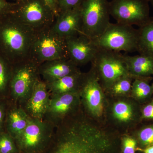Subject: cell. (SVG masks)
<instances>
[{"instance_id":"obj_1","label":"cell","mask_w":153,"mask_h":153,"mask_svg":"<svg viewBox=\"0 0 153 153\" xmlns=\"http://www.w3.org/2000/svg\"><path fill=\"white\" fill-rule=\"evenodd\" d=\"M121 136L106 124L89 117L81 108L55 127L43 153H120Z\"/></svg>"},{"instance_id":"obj_2","label":"cell","mask_w":153,"mask_h":153,"mask_svg":"<svg viewBox=\"0 0 153 153\" xmlns=\"http://www.w3.org/2000/svg\"><path fill=\"white\" fill-rule=\"evenodd\" d=\"M36 33L11 13L0 18V55L11 64L30 59Z\"/></svg>"},{"instance_id":"obj_3","label":"cell","mask_w":153,"mask_h":153,"mask_svg":"<svg viewBox=\"0 0 153 153\" xmlns=\"http://www.w3.org/2000/svg\"><path fill=\"white\" fill-rule=\"evenodd\" d=\"M105 123L121 135L130 133L142 121L141 105L131 97H107Z\"/></svg>"},{"instance_id":"obj_4","label":"cell","mask_w":153,"mask_h":153,"mask_svg":"<svg viewBox=\"0 0 153 153\" xmlns=\"http://www.w3.org/2000/svg\"><path fill=\"white\" fill-rule=\"evenodd\" d=\"M78 93L86 114L96 121L105 123L107 98L91 66L88 72L84 73Z\"/></svg>"},{"instance_id":"obj_5","label":"cell","mask_w":153,"mask_h":153,"mask_svg":"<svg viewBox=\"0 0 153 153\" xmlns=\"http://www.w3.org/2000/svg\"><path fill=\"white\" fill-rule=\"evenodd\" d=\"M11 13L36 33L52 27L56 17L45 0H17Z\"/></svg>"},{"instance_id":"obj_6","label":"cell","mask_w":153,"mask_h":153,"mask_svg":"<svg viewBox=\"0 0 153 153\" xmlns=\"http://www.w3.org/2000/svg\"><path fill=\"white\" fill-rule=\"evenodd\" d=\"M41 78L39 66L30 59L12 64L8 100L22 106Z\"/></svg>"},{"instance_id":"obj_7","label":"cell","mask_w":153,"mask_h":153,"mask_svg":"<svg viewBox=\"0 0 153 153\" xmlns=\"http://www.w3.org/2000/svg\"><path fill=\"white\" fill-rule=\"evenodd\" d=\"M55 129L45 120L30 117L26 128L15 139L19 153H44L52 140Z\"/></svg>"},{"instance_id":"obj_8","label":"cell","mask_w":153,"mask_h":153,"mask_svg":"<svg viewBox=\"0 0 153 153\" xmlns=\"http://www.w3.org/2000/svg\"><path fill=\"white\" fill-rule=\"evenodd\" d=\"M68 57L66 40L52 27L36 32L30 50V60L39 66L46 61Z\"/></svg>"},{"instance_id":"obj_9","label":"cell","mask_w":153,"mask_h":153,"mask_svg":"<svg viewBox=\"0 0 153 153\" xmlns=\"http://www.w3.org/2000/svg\"><path fill=\"white\" fill-rule=\"evenodd\" d=\"M91 63L104 91L120 78L130 76L124 55L120 52L99 49Z\"/></svg>"},{"instance_id":"obj_10","label":"cell","mask_w":153,"mask_h":153,"mask_svg":"<svg viewBox=\"0 0 153 153\" xmlns=\"http://www.w3.org/2000/svg\"><path fill=\"white\" fill-rule=\"evenodd\" d=\"M138 30L133 26L111 23L98 38L92 40L99 49L120 52L137 51Z\"/></svg>"},{"instance_id":"obj_11","label":"cell","mask_w":153,"mask_h":153,"mask_svg":"<svg viewBox=\"0 0 153 153\" xmlns=\"http://www.w3.org/2000/svg\"><path fill=\"white\" fill-rule=\"evenodd\" d=\"M80 11L82 34L91 40L100 36L110 24L107 0H84Z\"/></svg>"},{"instance_id":"obj_12","label":"cell","mask_w":153,"mask_h":153,"mask_svg":"<svg viewBox=\"0 0 153 153\" xmlns=\"http://www.w3.org/2000/svg\"><path fill=\"white\" fill-rule=\"evenodd\" d=\"M149 0H111L110 16L121 25L141 27L150 18Z\"/></svg>"},{"instance_id":"obj_13","label":"cell","mask_w":153,"mask_h":153,"mask_svg":"<svg viewBox=\"0 0 153 153\" xmlns=\"http://www.w3.org/2000/svg\"><path fill=\"white\" fill-rule=\"evenodd\" d=\"M81 107L78 92L50 94L49 108L44 119L56 127L65 118L77 112Z\"/></svg>"},{"instance_id":"obj_14","label":"cell","mask_w":153,"mask_h":153,"mask_svg":"<svg viewBox=\"0 0 153 153\" xmlns=\"http://www.w3.org/2000/svg\"><path fill=\"white\" fill-rule=\"evenodd\" d=\"M68 57L77 66L91 63L98 50L92 40L79 34L66 39Z\"/></svg>"},{"instance_id":"obj_15","label":"cell","mask_w":153,"mask_h":153,"mask_svg":"<svg viewBox=\"0 0 153 153\" xmlns=\"http://www.w3.org/2000/svg\"><path fill=\"white\" fill-rule=\"evenodd\" d=\"M50 100V94L47 84L41 78L22 107L30 117L43 120L48 110Z\"/></svg>"},{"instance_id":"obj_16","label":"cell","mask_w":153,"mask_h":153,"mask_svg":"<svg viewBox=\"0 0 153 153\" xmlns=\"http://www.w3.org/2000/svg\"><path fill=\"white\" fill-rule=\"evenodd\" d=\"M52 28L58 36L65 40L82 34L80 6L59 13Z\"/></svg>"},{"instance_id":"obj_17","label":"cell","mask_w":153,"mask_h":153,"mask_svg":"<svg viewBox=\"0 0 153 153\" xmlns=\"http://www.w3.org/2000/svg\"><path fill=\"white\" fill-rule=\"evenodd\" d=\"M41 79L46 83L80 71L68 57L46 61L39 66Z\"/></svg>"},{"instance_id":"obj_18","label":"cell","mask_w":153,"mask_h":153,"mask_svg":"<svg viewBox=\"0 0 153 153\" xmlns=\"http://www.w3.org/2000/svg\"><path fill=\"white\" fill-rule=\"evenodd\" d=\"M30 118L21 105L8 100L5 131L16 139L26 128Z\"/></svg>"},{"instance_id":"obj_19","label":"cell","mask_w":153,"mask_h":153,"mask_svg":"<svg viewBox=\"0 0 153 153\" xmlns=\"http://www.w3.org/2000/svg\"><path fill=\"white\" fill-rule=\"evenodd\" d=\"M130 76L133 78H146L153 75V59L143 55H124Z\"/></svg>"},{"instance_id":"obj_20","label":"cell","mask_w":153,"mask_h":153,"mask_svg":"<svg viewBox=\"0 0 153 153\" xmlns=\"http://www.w3.org/2000/svg\"><path fill=\"white\" fill-rule=\"evenodd\" d=\"M84 73L81 71L46 83L51 95L75 93L79 91Z\"/></svg>"},{"instance_id":"obj_21","label":"cell","mask_w":153,"mask_h":153,"mask_svg":"<svg viewBox=\"0 0 153 153\" xmlns=\"http://www.w3.org/2000/svg\"><path fill=\"white\" fill-rule=\"evenodd\" d=\"M138 30L137 52L153 59V17H150Z\"/></svg>"},{"instance_id":"obj_22","label":"cell","mask_w":153,"mask_h":153,"mask_svg":"<svg viewBox=\"0 0 153 153\" xmlns=\"http://www.w3.org/2000/svg\"><path fill=\"white\" fill-rule=\"evenodd\" d=\"M151 78V76L135 78L133 81L130 97L140 105L144 104L152 100L153 91L149 82Z\"/></svg>"},{"instance_id":"obj_23","label":"cell","mask_w":153,"mask_h":153,"mask_svg":"<svg viewBox=\"0 0 153 153\" xmlns=\"http://www.w3.org/2000/svg\"><path fill=\"white\" fill-rule=\"evenodd\" d=\"M133 80L134 78L130 76L121 77L105 89V93L108 97H130Z\"/></svg>"},{"instance_id":"obj_24","label":"cell","mask_w":153,"mask_h":153,"mask_svg":"<svg viewBox=\"0 0 153 153\" xmlns=\"http://www.w3.org/2000/svg\"><path fill=\"white\" fill-rule=\"evenodd\" d=\"M12 64L0 55V98L9 99Z\"/></svg>"},{"instance_id":"obj_25","label":"cell","mask_w":153,"mask_h":153,"mask_svg":"<svg viewBox=\"0 0 153 153\" xmlns=\"http://www.w3.org/2000/svg\"><path fill=\"white\" fill-rule=\"evenodd\" d=\"M131 135L137 140L138 148L144 149L153 145V124L142 127Z\"/></svg>"},{"instance_id":"obj_26","label":"cell","mask_w":153,"mask_h":153,"mask_svg":"<svg viewBox=\"0 0 153 153\" xmlns=\"http://www.w3.org/2000/svg\"><path fill=\"white\" fill-rule=\"evenodd\" d=\"M0 153H19L15 140L5 131L0 132Z\"/></svg>"},{"instance_id":"obj_27","label":"cell","mask_w":153,"mask_h":153,"mask_svg":"<svg viewBox=\"0 0 153 153\" xmlns=\"http://www.w3.org/2000/svg\"><path fill=\"white\" fill-rule=\"evenodd\" d=\"M138 143L134 137L130 134L121 135L120 153H135Z\"/></svg>"},{"instance_id":"obj_28","label":"cell","mask_w":153,"mask_h":153,"mask_svg":"<svg viewBox=\"0 0 153 153\" xmlns=\"http://www.w3.org/2000/svg\"><path fill=\"white\" fill-rule=\"evenodd\" d=\"M84 0H57L58 14L80 7Z\"/></svg>"},{"instance_id":"obj_29","label":"cell","mask_w":153,"mask_h":153,"mask_svg":"<svg viewBox=\"0 0 153 153\" xmlns=\"http://www.w3.org/2000/svg\"><path fill=\"white\" fill-rule=\"evenodd\" d=\"M8 99L0 98V132L5 131V123Z\"/></svg>"},{"instance_id":"obj_30","label":"cell","mask_w":153,"mask_h":153,"mask_svg":"<svg viewBox=\"0 0 153 153\" xmlns=\"http://www.w3.org/2000/svg\"><path fill=\"white\" fill-rule=\"evenodd\" d=\"M142 119L153 121V99L141 105Z\"/></svg>"},{"instance_id":"obj_31","label":"cell","mask_w":153,"mask_h":153,"mask_svg":"<svg viewBox=\"0 0 153 153\" xmlns=\"http://www.w3.org/2000/svg\"><path fill=\"white\" fill-rule=\"evenodd\" d=\"M14 3L6 0H0V18L11 13L13 10Z\"/></svg>"},{"instance_id":"obj_32","label":"cell","mask_w":153,"mask_h":153,"mask_svg":"<svg viewBox=\"0 0 153 153\" xmlns=\"http://www.w3.org/2000/svg\"><path fill=\"white\" fill-rule=\"evenodd\" d=\"M47 4L51 7V8L55 13L56 16L58 15L57 11V0H45Z\"/></svg>"},{"instance_id":"obj_33","label":"cell","mask_w":153,"mask_h":153,"mask_svg":"<svg viewBox=\"0 0 153 153\" xmlns=\"http://www.w3.org/2000/svg\"><path fill=\"white\" fill-rule=\"evenodd\" d=\"M137 151H139L143 153H153V145L148 146L147 147L140 149L137 147Z\"/></svg>"},{"instance_id":"obj_34","label":"cell","mask_w":153,"mask_h":153,"mask_svg":"<svg viewBox=\"0 0 153 153\" xmlns=\"http://www.w3.org/2000/svg\"><path fill=\"white\" fill-rule=\"evenodd\" d=\"M149 2L151 3V4H152L153 7V0H149Z\"/></svg>"},{"instance_id":"obj_35","label":"cell","mask_w":153,"mask_h":153,"mask_svg":"<svg viewBox=\"0 0 153 153\" xmlns=\"http://www.w3.org/2000/svg\"><path fill=\"white\" fill-rule=\"evenodd\" d=\"M152 89H153V82L152 84Z\"/></svg>"}]
</instances>
